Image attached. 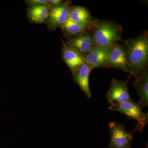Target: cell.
I'll list each match as a JSON object with an SVG mask.
<instances>
[{
  "mask_svg": "<svg viewBox=\"0 0 148 148\" xmlns=\"http://www.w3.org/2000/svg\"><path fill=\"white\" fill-rule=\"evenodd\" d=\"M91 26L92 24L86 25L76 23L69 18L61 28L67 34L75 37L88 32V31L91 29Z\"/></svg>",
  "mask_w": 148,
  "mask_h": 148,
  "instance_id": "obj_14",
  "label": "cell"
},
{
  "mask_svg": "<svg viewBox=\"0 0 148 148\" xmlns=\"http://www.w3.org/2000/svg\"><path fill=\"white\" fill-rule=\"evenodd\" d=\"M29 15L31 19L37 22L45 21L49 15L48 8L46 5H35L30 10Z\"/></svg>",
  "mask_w": 148,
  "mask_h": 148,
  "instance_id": "obj_15",
  "label": "cell"
},
{
  "mask_svg": "<svg viewBox=\"0 0 148 148\" xmlns=\"http://www.w3.org/2000/svg\"><path fill=\"white\" fill-rule=\"evenodd\" d=\"M127 55L130 76L135 77L147 70V32L123 42Z\"/></svg>",
  "mask_w": 148,
  "mask_h": 148,
  "instance_id": "obj_1",
  "label": "cell"
},
{
  "mask_svg": "<svg viewBox=\"0 0 148 148\" xmlns=\"http://www.w3.org/2000/svg\"><path fill=\"white\" fill-rule=\"evenodd\" d=\"M69 46L84 56L87 54L90 49L94 46L91 33H87L77 36L68 41Z\"/></svg>",
  "mask_w": 148,
  "mask_h": 148,
  "instance_id": "obj_9",
  "label": "cell"
},
{
  "mask_svg": "<svg viewBox=\"0 0 148 148\" xmlns=\"http://www.w3.org/2000/svg\"><path fill=\"white\" fill-rule=\"evenodd\" d=\"M108 67L129 72L127 55L123 46L116 43L111 46Z\"/></svg>",
  "mask_w": 148,
  "mask_h": 148,
  "instance_id": "obj_7",
  "label": "cell"
},
{
  "mask_svg": "<svg viewBox=\"0 0 148 148\" xmlns=\"http://www.w3.org/2000/svg\"><path fill=\"white\" fill-rule=\"evenodd\" d=\"M92 38L95 46L110 47L122 41L121 27L114 21L93 20L91 29Z\"/></svg>",
  "mask_w": 148,
  "mask_h": 148,
  "instance_id": "obj_2",
  "label": "cell"
},
{
  "mask_svg": "<svg viewBox=\"0 0 148 148\" xmlns=\"http://www.w3.org/2000/svg\"><path fill=\"white\" fill-rule=\"evenodd\" d=\"M111 47H101L94 46L87 54L84 56V63L93 69L108 67Z\"/></svg>",
  "mask_w": 148,
  "mask_h": 148,
  "instance_id": "obj_6",
  "label": "cell"
},
{
  "mask_svg": "<svg viewBox=\"0 0 148 148\" xmlns=\"http://www.w3.org/2000/svg\"><path fill=\"white\" fill-rule=\"evenodd\" d=\"M109 128L111 134L109 148H131L132 132L127 131L124 125L118 123H110Z\"/></svg>",
  "mask_w": 148,
  "mask_h": 148,
  "instance_id": "obj_4",
  "label": "cell"
},
{
  "mask_svg": "<svg viewBox=\"0 0 148 148\" xmlns=\"http://www.w3.org/2000/svg\"><path fill=\"white\" fill-rule=\"evenodd\" d=\"M28 2L30 4L34 5H47L49 3V1L47 0H31V1H28Z\"/></svg>",
  "mask_w": 148,
  "mask_h": 148,
  "instance_id": "obj_16",
  "label": "cell"
},
{
  "mask_svg": "<svg viewBox=\"0 0 148 148\" xmlns=\"http://www.w3.org/2000/svg\"><path fill=\"white\" fill-rule=\"evenodd\" d=\"M69 18L79 24L91 25L93 20L89 12L84 7L74 6L70 10Z\"/></svg>",
  "mask_w": 148,
  "mask_h": 148,
  "instance_id": "obj_13",
  "label": "cell"
},
{
  "mask_svg": "<svg viewBox=\"0 0 148 148\" xmlns=\"http://www.w3.org/2000/svg\"><path fill=\"white\" fill-rule=\"evenodd\" d=\"M92 67L84 63L73 71L74 81L79 86L88 98L91 97V93L89 86V75Z\"/></svg>",
  "mask_w": 148,
  "mask_h": 148,
  "instance_id": "obj_8",
  "label": "cell"
},
{
  "mask_svg": "<svg viewBox=\"0 0 148 148\" xmlns=\"http://www.w3.org/2000/svg\"></svg>",
  "mask_w": 148,
  "mask_h": 148,
  "instance_id": "obj_18",
  "label": "cell"
},
{
  "mask_svg": "<svg viewBox=\"0 0 148 148\" xmlns=\"http://www.w3.org/2000/svg\"><path fill=\"white\" fill-rule=\"evenodd\" d=\"M130 78V76L125 81L112 79L110 86L106 94L107 101L110 105L114 103H119L131 99L127 87V84Z\"/></svg>",
  "mask_w": 148,
  "mask_h": 148,
  "instance_id": "obj_5",
  "label": "cell"
},
{
  "mask_svg": "<svg viewBox=\"0 0 148 148\" xmlns=\"http://www.w3.org/2000/svg\"><path fill=\"white\" fill-rule=\"evenodd\" d=\"M49 2L53 5H55L56 6H58L60 5L62 3V1L61 0H49Z\"/></svg>",
  "mask_w": 148,
  "mask_h": 148,
  "instance_id": "obj_17",
  "label": "cell"
},
{
  "mask_svg": "<svg viewBox=\"0 0 148 148\" xmlns=\"http://www.w3.org/2000/svg\"><path fill=\"white\" fill-rule=\"evenodd\" d=\"M63 56L64 61L72 71L75 70L84 64V56L78 51L64 44Z\"/></svg>",
  "mask_w": 148,
  "mask_h": 148,
  "instance_id": "obj_11",
  "label": "cell"
},
{
  "mask_svg": "<svg viewBox=\"0 0 148 148\" xmlns=\"http://www.w3.org/2000/svg\"><path fill=\"white\" fill-rule=\"evenodd\" d=\"M135 77L133 86L137 90L139 98L138 103L143 107L148 106V70Z\"/></svg>",
  "mask_w": 148,
  "mask_h": 148,
  "instance_id": "obj_10",
  "label": "cell"
},
{
  "mask_svg": "<svg viewBox=\"0 0 148 148\" xmlns=\"http://www.w3.org/2000/svg\"><path fill=\"white\" fill-rule=\"evenodd\" d=\"M69 14L70 10L66 5L54 7L49 14L51 23L53 27H62L69 19Z\"/></svg>",
  "mask_w": 148,
  "mask_h": 148,
  "instance_id": "obj_12",
  "label": "cell"
},
{
  "mask_svg": "<svg viewBox=\"0 0 148 148\" xmlns=\"http://www.w3.org/2000/svg\"><path fill=\"white\" fill-rule=\"evenodd\" d=\"M143 108L139 103L133 102L130 99L128 101L114 103L110 106L109 109L110 111L124 114L127 117L136 121V129L142 132L148 123V112H144Z\"/></svg>",
  "mask_w": 148,
  "mask_h": 148,
  "instance_id": "obj_3",
  "label": "cell"
}]
</instances>
